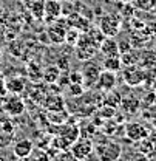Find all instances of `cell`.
Wrapping results in <instances>:
<instances>
[{
	"mask_svg": "<svg viewBox=\"0 0 156 161\" xmlns=\"http://www.w3.org/2000/svg\"><path fill=\"white\" fill-rule=\"evenodd\" d=\"M99 53V43L93 39V36L85 31L79 36L76 43V56L79 60H90Z\"/></svg>",
	"mask_w": 156,
	"mask_h": 161,
	"instance_id": "cell-1",
	"label": "cell"
},
{
	"mask_svg": "<svg viewBox=\"0 0 156 161\" xmlns=\"http://www.w3.org/2000/svg\"><path fill=\"white\" fill-rule=\"evenodd\" d=\"M99 161H117L122 155V146L116 141L105 140L94 146V150Z\"/></svg>",
	"mask_w": 156,
	"mask_h": 161,
	"instance_id": "cell-2",
	"label": "cell"
},
{
	"mask_svg": "<svg viewBox=\"0 0 156 161\" xmlns=\"http://www.w3.org/2000/svg\"><path fill=\"white\" fill-rule=\"evenodd\" d=\"M121 25H122V19L116 13L111 14H105L99 20V30L107 36V37H116L121 31Z\"/></svg>",
	"mask_w": 156,
	"mask_h": 161,
	"instance_id": "cell-3",
	"label": "cell"
},
{
	"mask_svg": "<svg viewBox=\"0 0 156 161\" xmlns=\"http://www.w3.org/2000/svg\"><path fill=\"white\" fill-rule=\"evenodd\" d=\"M122 79L127 87H139L144 85L145 80V70L139 65H128L122 67Z\"/></svg>",
	"mask_w": 156,
	"mask_h": 161,
	"instance_id": "cell-4",
	"label": "cell"
},
{
	"mask_svg": "<svg viewBox=\"0 0 156 161\" xmlns=\"http://www.w3.org/2000/svg\"><path fill=\"white\" fill-rule=\"evenodd\" d=\"M94 150V144L93 141L90 140L88 136H82V138H78L71 144L70 147V152L73 155V158L76 161H83L87 160Z\"/></svg>",
	"mask_w": 156,
	"mask_h": 161,
	"instance_id": "cell-5",
	"label": "cell"
},
{
	"mask_svg": "<svg viewBox=\"0 0 156 161\" xmlns=\"http://www.w3.org/2000/svg\"><path fill=\"white\" fill-rule=\"evenodd\" d=\"M100 65L96 64L94 60H83L82 64V68H80V73H82V79H83V87L85 88H93L98 82V78L100 75Z\"/></svg>",
	"mask_w": 156,
	"mask_h": 161,
	"instance_id": "cell-6",
	"label": "cell"
},
{
	"mask_svg": "<svg viewBox=\"0 0 156 161\" xmlns=\"http://www.w3.org/2000/svg\"><path fill=\"white\" fill-rule=\"evenodd\" d=\"M125 135H127V138L130 141H137L139 142L141 140H144V138H147L150 135V130L142 122L133 121V122H127V125H125Z\"/></svg>",
	"mask_w": 156,
	"mask_h": 161,
	"instance_id": "cell-7",
	"label": "cell"
},
{
	"mask_svg": "<svg viewBox=\"0 0 156 161\" xmlns=\"http://www.w3.org/2000/svg\"><path fill=\"white\" fill-rule=\"evenodd\" d=\"M3 110L9 115V116H20L25 112V102L20 98L19 95H13L9 98H3Z\"/></svg>",
	"mask_w": 156,
	"mask_h": 161,
	"instance_id": "cell-8",
	"label": "cell"
},
{
	"mask_svg": "<svg viewBox=\"0 0 156 161\" xmlns=\"http://www.w3.org/2000/svg\"><path fill=\"white\" fill-rule=\"evenodd\" d=\"M63 6L60 0H45V8H43V19L48 23L56 22L62 16Z\"/></svg>",
	"mask_w": 156,
	"mask_h": 161,
	"instance_id": "cell-9",
	"label": "cell"
},
{
	"mask_svg": "<svg viewBox=\"0 0 156 161\" xmlns=\"http://www.w3.org/2000/svg\"><path fill=\"white\" fill-rule=\"evenodd\" d=\"M94 87L98 88L99 92H104V93L115 90V88H116V73L107 71V70L100 71V75H99V78H98V82H96Z\"/></svg>",
	"mask_w": 156,
	"mask_h": 161,
	"instance_id": "cell-10",
	"label": "cell"
},
{
	"mask_svg": "<svg viewBox=\"0 0 156 161\" xmlns=\"http://www.w3.org/2000/svg\"><path fill=\"white\" fill-rule=\"evenodd\" d=\"M46 36L51 43H56V45H60L65 42V36H67V28L65 25H62L60 22H53L50 23L48 30H46Z\"/></svg>",
	"mask_w": 156,
	"mask_h": 161,
	"instance_id": "cell-11",
	"label": "cell"
},
{
	"mask_svg": "<svg viewBox=\"0 0 156 161\" xmlns=\"http://www.w3.org/2000/svg\"><path fill=\"white\" fill-rule=\"evenodd\" d=\"M33 150H34V144H33V141L28 140V138H22L17 142H14V146H13V152H14V155L17 158L28 160V157L31 155Z\"/></svg>",
	"mask_w": 156,
	"mask_h": 161,
	"instance_id": "cell-12",
	"label": "cell"
},
{
	"mask_svg": "<svg viewBox=\"0 0 156 161\" xmlns=\"http://www.w3.org/2000/svg\"><path fill=\"white\" fill-rule=\"evenodd\" d=\"M60 127L57 129V135L59 136H62V138H65L67 141H70L71 144L74 142V141L79 138V135H80V129H79L76 124H70V122H62V124H59Z\"/></svg>",
	"mask_w": 156,
	"mask_h": 161,
	"instance_id": "cell-13",
	"label": "cell"
},
{
	"mask_svg": "<svg viewBox=\"0 0 156 161\" xmlns=\"http://www.w3.org/2000/svg\"><path fill=\"white\" fill-rule=\"evenodd\" d=\"M124 113L127 115H136L137 112L141 110V99L135 96V95H128V96H124L121 99V105H119Z\"/></svg>",
	"mask_w": 156,
	"mask_h": 161,
	"instance_id": "cell-14",
	"label": "cell"
},
{
	"mask_svg": "<svg viewBox=\"0 0 156 161\" xmlns=\"http://www.w3.org/2000/svg\"><path fill=\"white\" fill-rule=\"evenodd\" d=\"M99 51L104 58H111V56H121L119 53V45L117 40H115L113 37H105L100 42L99 45Z\"/></svg>",
	"mask_w": 156,
	"mask_h": 161,
	"instance_id": "cell-15",
	"label": "cell"
},
{
	"mask_svg": "<svg viewBox=\"0 0 156 161\" xmlns=\"http://www.w3.org/2000/svg\"><path fill=\"white\" fill-rule=\"evenodd\" d=\"M139 67H142L144 70L147 68H153L156 67V54L153 50H142L139 53V62H137Z\"/></svg>",
	"mask_w": 156,
	"mask_h": 161,
	"instance_id": "cell-16",
	"label": "cell"
},
{
	"mask_svg": "<svg viewBox=\"0 0 156 161\" xmlns=\"http://www.w3.org/2000/svg\"><path fill=\"white\" fill-rule=\"evenodd\" d=\"M60 75H62V71H60V68L57 65H50V67H46L42 71V79L45 80L46 84H50V85H54L59 80Z\"/></svg>",
	"mask_w": 156,
	"mask_h": 161,
	"instance_id": "cell-17",
	"label": "cell"
},
{
	"mask_svg": "<svg viewBox=\"0 0 156 161\" xmlns=\"http://www.w3.org/2000/svg\"><path fill=\"white\" fill-rule=\"evenodd\" d=\"M45 107L51 112H60L65 108V101L60 95H51V96H46L45 99Z\"/></svg>",
	"mask_w": 156,
	"mask_h": 161,
	"instance_id": "cell-18",
	"label": "cell"
},
{
	"mask_svg": "<svg viewBox=\"0 0 156 161\" xmlns=\"http://www.w3.org/2000/svg\"><path fill=\"white\" fill-rule=\"evenodd\" d=\"M6 82V88H8V93H13V95H20L23 93L25 90V80L19 78V76H14V78H9Z\"/></svg>",
	"mask_w": 156,
	"mask_h": 161,
	"instance_id": "cell-19",
	"label": "cell"
},
{
	"mask_svg": "<svg viewBox=\"0 0 156 161\" xmlns=\"http://www.w3.org/2000/svg\"><path fill=\"white\" fill-rule=\"evenodd\" d=\"M102 68L107 71H113V73H119L122 70V62L119 56H111V58H104L102 60Z\"/></svg>",
	"mask_w": 156,
	"mask_h": 161,
	"instance_id": "cell-20",
	"label": "cell"
},
{
	"mask_svg": "<svg viewBox=\"0 0 156 161\" xmlns=\"http://www.w3.org/2000/svg\"><path fill=\"white\" fill-rule=\"evenodd\" d=\"M102 105H108V107H113L117 108L121 105V99H122V95L116 92V90H111V92H107L105 96L102 98Z\"/></svg>",
	"mask_w": 156,
	"mask_h": 161,
	"instance_id": "cell-21",
	"label": "cell"
},
{
	"mask_svg": "<svg viewBox=\"0 0 156 161\" xmlns=\"http://www.w3.org/2000/svg\"><path fill=\"white\" fill-rule=\"evenodd\" d=\"M121 62H122V67H128V65H137L139 62V51H136V48L127 51V53H122L121 56Z\"/></svg>",
	"mask_w": 156,
	"mask_h": 161,
	"instance_id": "cell-22",
	"label": "cell"
},
{
	"mask_svg": "<svg viewBox=\"0 0 156 161\" xmlns=\"http://www.w3.org/2000/svg\"><path fill=\"white\" fill-rule=\"evenodd\" d=\"M43 8H45V0H34V3L30 6L31 14L36 19H43Z\"/></svg>",
	"mask_w": 156,
	"mask_h": 161,
	"instance_id": "cell-23",
	"label": "cell"
},
{
	"mask_svg": "<svg viewBox=\"0 0 156 161\" xmlns=\"http://www.w3.org/2000/svg\"><path fill=\"white\" fill-rule=\"evenodd\" d=\"M30 161H51V157L48 155L46 150L43 149H39V150H33L31 155L28 157Z\"/></svg>",
	"mask_w": 156,
	"mask_h": 161,
	"instance_id": "cell-24",
	"label": "cell"
},
{
	"mask_svg": "<svg viewBox=\"0 0 156 161\" xmlns=\"http://www.w3.org/2000/svg\"><path fill=\"white\" fill-rule=\"evenodd\" d=\"M68 93H70V96H73V98H79V96H82L83 93H85V87L82 85V84H70L68 85Z\"/></svg>",
	"mask_w": 156,
	"mask_h": 161,
	"instance_id": "cell-25",
	"label": "cell"
},
{
	"mask_svg": "<svg viewBox=\"0 0 156 161\" xmlns=\"http://www.w3.org/2000/svg\"><path fill=\"white\" fill-rule=\"evenodd\" d=\"M79 36H80V33H79L76 28H71V30H67V36H65V42L67 43H70L71 47H76V43H78L79 40Z\"/></svg>",
	"mask_w": 156,
	"mask_h": 161,
	"instance_id": "cell-26",
	"label": "cell"
},
{
	"mask_svg": "<svg viewBox=\"0 0 156 161\" xmlns=\"http://www.w3.org/2000/svg\"><path fill=\"white\" fill-rule=\"evenodd\" d=\"M99 116L104 118V119H111V118L116 116V108L108 107V105H104V107L99 110Z\"/></svg>",
	"mask_w": 156,
	"mask_h": 161,
	"instance_id": "cell-27",
	"label": "cell"
},
{
	"mask_svg": "<svg viewBox=\"0 0 156 161\" xmlns=\"http://www.w3.org/2000/svg\"><path fill=\"white\" fill-rule=\"evenodd\" d=\"M11 135H13V133L5 132V130L0 129V147H6V146L11 144V138H13Z\"/></svg>",
	"mask_w": 156,
	"mask_h": 161,
	"instance_id": "cell-28",
	"label": "cell"
},
{
	"mask_svg": "<svg viewBox=\"0 0 156 161\" xmlns=\"http://www.w3.org/2000/svg\"><path fill=\"white\" fill-rule=\"evenodd\" d=\"M68 78H70V84H71V82H73V84H82V82H83L80 71H71V73H68ZM82 85H83V84H82Z\"/></svg>",
	"mask_w": 156,
	"mask_h": 161,
	"instance_id": "cell-29",
	"label": "cell"
},
{
	"mask_svg": "<svg viewBox=\"0 0 156 161\" xmlns=\"http://www.w3.org/2000/svg\"><path fill=\"white\" fill-rule=\"evenodd\" d=\"M8 95V88H6V82L5 79L2 78V75H0V99L2 98H5Z\"/></svg>",
	"mask_w": 156,
	"mask_h": 161,
	"instance_id": "cell-30",
	"label": "cell"
},
{
	"mask_svg": "<svg viewBox=\"0 0 156 161\" xmlns=\"http://www.w3.org/2000/svg\"><path fill=\"white\" fill-rule=\"evenodd\" d=\"M136 161H150V157H147V155H142V153H141V155L136 158Z\"/></svg>",
	"mask_w": 156,
	"mask_h": 161,
	"instance_id": "cell-31",
	"label": "cell"
},
{
	"mask_svg": "<svg viewBox=\"0 0 156 161\" xmlns=\"http://www.w3.org/2000/svg\"><path fill=\"white\" fill-rule=\"evenodd\" d=\"M121 2H124V3H130V2H133V0H121Z\"/></svg>",
	"mask_w": 156,
	"mask_h": 161,
	"instance_id": "cell-32",
	"label": "cell"
},
{
	"mask_svg": "<svg viewBox=\"0 0 156 161\" xmlns=\"http://www.w3.org/2000/svg\"><path fill=\"white\" fill-rule=\"evenodd\" d=\"M153 51H155V54H156V42H155V45H153Z\"/></svg>",
	"mask_w": 156,
	"mask_h": 161,
	"instance_id": "cell-33",
	"label": "cell"
},
{
	"mask_svg": "<svg viewBox=\"0 0 156 161\" xmlns=\"http://www.w3.org/2000/svg\"><path fill=\"white\" fill-rule=\"evenodd\" d=\"M17 161H26V160H25V158H19V160H17Z\"/></svg>",
	"mask_w": 156,
	"mask_h": 161,
	"instance_id": "cell-34",
	"label": "cell"
},
{
	"mask_svg": "<svg viewBox=\"0 0 156 161\" xmlns=\"http://www.w3.org/2000/svg\"><path fill=\"white\" fill-rule=\"evenodd\" d=\"M0 161H6V160H5V158H3V157H0Z\"/></svg>",
	"mask_w": 156,
	"mask_h": 161,
	"instance_id": "cell-35",
	"label": "cell"
}]
</instances>
